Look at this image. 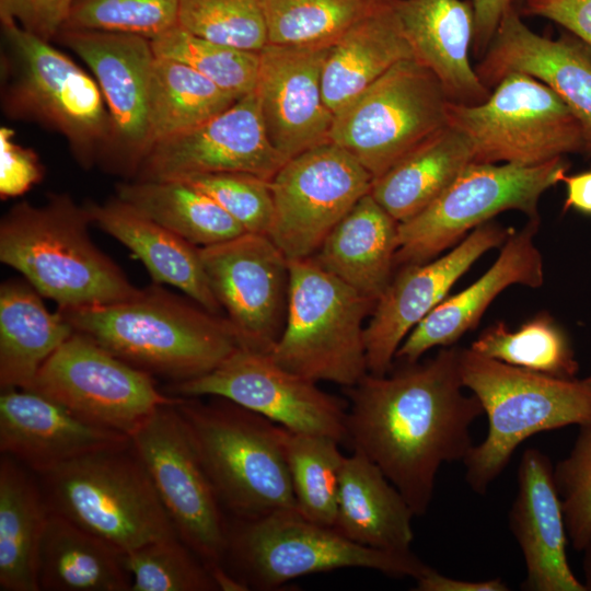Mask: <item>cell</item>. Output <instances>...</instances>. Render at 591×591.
<instances>
[{
    "label": "cell",
    "mask_w": 591,
    "mask_h": 591,
    "mask_svg": "<svg viewBox=\"0 0 591 591\" xmlns=\"http://www.w3.org/2000/svg\"><path fill=\"white\" fill-rule=\"evenodd\" d=\"M57 39L91 69L107 106L113 136L102 165L134 178L151 148L149 86L155 57L151 40L91 30H62Z\"/></svg>",
    "instance_id": "ac0fdd59"
},
{
    "label": "cell",
    "mask_w": 591,
    "mask_h": 591,
    "mask_svg": "<svg viewBox=\"0 0 591 591\" xmlns=\"http://www.w3.org/2000/svg\"><path fill=\"white\" fill-rule=\"evenodd\" d=\"M27 390L86 422L129 438L158 407L176 401L158 390L150 373L76 331L42 366Z\"/></svg>",
    "instance_id": "5bb4252c"
},
{
    "label": "cell",
    "mask_w": 591,
    "mask_h": 591,
    "mask_svg": "<svg viewBox=\"0 0 591 591\" xmlns=\"http://www.w3.org/2000/svg\"><path fill=\"white\" fill-rule=\"evenodd\" d=\"M476 354L503 363L556 378L575 379L578 362L569 340L546 314L510 329L496 323L472 344Z\"/></svg>",
    "instance_id": "74e56055"
},
{
    "label": "cell",
    "mask_w": 591,
    "mask_h": 591,
    "mask_svg": "<svg viewBox=\"0 0 591 591\" xmlns=\"http://www.w3.org/2000/svg\"><path fill=\"white\" fill-rule=\"evenodd\" d=\"M76 332L129 364L181 383L202 376L240 347L225 316L152 285L127 300L58 306Z\"/></svg>",
    "instance_id": "7a4b0ae2"
},
{
    "label": "cell",
    "mask_w": 591,
    "mask_h": 591,
    "mask_svg": "<svg viewBox=\"0 0 591 591\" xmlns=\"http://www.w3.org/2000/svg\"><path fill=\"white\" fill-rule=\"evenodd\" d=\"M43 591H130L124 553L49 511L37 555Z\"/></svg>",
    "instance_id": "1f68e13d"
},
{
    "label": "cell",
    "mask_w": 591,
    "mask_h": 591,
    "mask_svg": "<svg viewBox=\"0 0 591 591\" xmlns=\"http://www.w3.org/2000/svg\"><path fill=\"white\" fill-rule=\"evenodd\" d=\"M538 224L540 219H530L521 230H511L488 270L466 289L445 298L424 317L403 340L395 359L414 363L433 347L452 346L477 325L493 300L512 285L541 287L543 259L534 242Z\"/></svg>",
    "instance_id": "d4e9b609"
},
{
    "label": "cell",
    "mask_w": 591,
    "mask_h": 591,
    "mask_svg": "<svg viewBox=\"0 0 591 591\" xmlns=\"http://www.w3.org/2000/svg\"><path fill=\"white\" fill-rule=\"evenodd\" d=\"M167 390L172 396L225 398L289 430L347 442L345 402L268 354L239 347L211 372Z\"/></svg>",
    "instance_id": "2e32d148"
},
{
    "label": "cell",
    "mask_w": 591,
    "mask_h": 591,
    "mask_svg": "<svg viewBox=\"0 0 591 591\" xmlns=\"http://www.w3.org/2000/svg\"><path fill=\"white\" fill-rule=\"evenodd\" d=\"M198 250L211 291L240 347L269 355L288 312L287 256L268 235L247 232Z\"/></svg>",
    "instance_id": "e0dca14e"
},
{
    "label": "cell",
    "mask_w": 591,
    "mask_h": 591,
    "mask_svg": "<svg viewBox=\"0 0 591 591\" xmlns=\"http://www.w3.org/2000/svg\"><path fill=\"white\" fill-rule=\"evenodd\" d=\"M23 464L0 460V590L39 591L38 548L49 514L42 489Z\"/></svg>",
    "instance_id": "836d02e7"
},
{
    "label": "cell",
    "mask_w": 591,
    "mask_h": 591,
    "mask_svg": "<svg viewBox=\"0 0 591 591\" xmlns=\"http://www.w3.org/2000/svg\"><path fill=\"white\" fill-rule=\"evenodd\" d=\"M375 0H263L268 44H333Z\"/></svg>",
    "instance_id": "f35d334b"
},
{
    "label": "cell",
    "mask_w": 591,
    "mask_h": 591,
    "mask_svg": "<svg viewBox=\"0 0 591 591\" xmlns=\"http://www.w3.org/2000/svg\"><path fill=\"white\" fill-rule=\"evenodd\" d=\"M563 182L567 190L565 208L591 215V170L565 176Z\"/></svg>",
    "instance_id": "816d5d0a"
},
{
    "label": "cell",
    "mask_w": 591,
    "mask_h": 591,
    "mask_svg": "<svg viewBox=\"0 0 591 591\" xmlns=\"http://www.w3.org/2000/svg\"><path fill=\"white\" fill-rule=\"evenodd\" d=\"M584 381L591 386V375L584 379Z\"/></svg>",
    "instance_id": "db71d44e"
},
{
    "label": "cell",
    "mask_w": 591,
    "mask_h": 591,
    "mask_svg": "<svg viewBox=\"0 0 591 591\" xmlns=\"http://www.w3.org/2000/svg\"><path fill=\"white\" fill-rule=\"evenodd\" d=\"M398 224L369 193L336 223L312 258L376 302L394 276Z\"/></svg>",
    "instance_id": "f1b7e54d"
},
{
    "label": "cell",
    "mask_w": 591,
    "mask_h": 591,
    "mask_svg": "<svg viewBox=\"0 0 591 591\" xmlns=\"http://www.w3.org/2000/svg\"><path fill=\"white\" fill-rule=\"evenodd\" d=\"M129 443L127 434L86 422L37 392L1 391V453L38 475L79 456Z\"/></svg>",
    "instance_id": "603a6c76"
},
{
    "label": "cell",
    "mask_w": 591,
    "mask_h": 591,
    "mask_svg": "<svg viewBox=\"0 0 591 591\" xmlns=\"http://www.w3.org/2000/svg\"><path fill=\"white\" fill-rule=\"evenodd\" d=\"M331 46L267 44L258 51L254 91L267 138L286 160L331 141L334 114L322 90Z\"/></svg>",
    "instance_id": "44dd1931"
},
{
    "label": "cell",
    "mask_w": 591,
    "mask_h": 591,
    "mask_svg": "<svg viewBox=\"0 0 591 591\" xmlns=\"http://www.w3.org/2000/svg\"><path fill=\"white\" fill-rule=\"evenodd\" d=\"M406 59L414 56L394 0H375L329 48L322 72L325 104L335 114Z\"/></svg>",
    "instance_id": "83f0119b"
},
{
    "label": "cell",
    "mask_w": 591,
    "mask_h": 591,
    "mask_svg": "<svg viewBox=\"0 0 591 591\" xmlns=\"http://www.w3.org/2000/svg\"><path fill=\"white\" fill-rule=\"evenodd\" d=\"M177 25L242 50L259 51L268 44L263 0H177Z\"/></svg>",
    "instance_id": "60d3db41"
},
{
    "label": "cell",
    "mask_w": 591,
    "mask_h": 591,
    "mask_svg": "<svg viewBox=\"0 0 591 591\" xmlns=\"http://www.w3.org/2000/svg\"><path fill=\"white\" fill-rule=\"evenodd\" d=\"M229 533L227 559L248 589L277 590L300 577L347 568L416 580L430 568L412 551L362 546L296 510L234 520Z\"/></svg>",
    "instance_id": "9c48e42d"
},
{
    "label": "cell",
    "mask_w": 591,
    "mask_h": 591,
    "mask_svg": "<svg viewBox=\"0 0 591 591\" xmlns=\"http://www.w3.org/2000/svg\"><path fill=\"white\" fill-rule=\"evenodd\" d=\"M175 403L158 407L130 442L178 536L211 571L224 567L230 524Z\"/></svg>",
    "instance_id": "4fadbf2b"
},
{
    "label": "cell",
    "mask_w": 591,
    "mask_h": 591,
    "mask_svg": "<svg viewBox=\"0 0 591 591\" xmlns=\"http://www.w3.org/2000/svg\"><path fill=\"white\" fill-rule=\"evenodd\" d=\"M84 206L92 224L128 247L155 283L172 285L208 311L221 314L197 246L117 197Z\"/></svg>",
    "instance_id": "4316f807"
},
{
    "label": "cell",
    "mask_w": 591,
    "mask_h": 591,
    "mask_svg": "<svg viewBox=\"0 0 591 591\" xmlns=\"http://www.w3.org/2000/svg\"><path fill=\"white\" fill-rule=\"evenodd\" d=\"M116 197L197 247L246 233L217 201L183 179H129L116 186Z\"/></svg>",
    "instance_id": "e575fe53"
},
{
    "label": "cell",
    "mask_w": 591,
    "mask_h": 591,
    "mask_svg": "<svg viewBox=\"0 0 591 591\" xmlns=\"http://www.w3.org/2000/svg\"><path fill=\"white\" fill-rule=\"evenodd\" d=\"M239 99L189 66L155 56L149 86L151 146L206 123Z\"/></svg>",
    "instance_id": "d590c367"
},
{
    "label": "cell",
    "mask_w": 591,
    "mask_h": 591,
    "mask_svg": "<svg viewBox=\"0 0 591 591\" xmlns=\"http://www.w3.org/2000/svg\"><path fill=\"white\" fill-rule=\"evenodd\" d=\"M414 59L440 82L449 102L476 105L491 92L471 63L475 15L464 0H394Z\"/></svg>",
    "instance_id": "484cf974"
},
{
    "label": "cell",
    "mask_w": 591,
    "mask_h": 591,
    "mask_svg": "<svg viewBox=\"0 0 591 591\" xmlns=\"http://www.w3.org/2000/svg\"><path fill=\"white\" fill-rule=\"evenodd\" d=\"M582 552H583V575H584L583 584L587 591H591V536L589 537Z\"/></svg>",
    "instance_id": "f5cc1de1"
},
{
    "label": "cell",
    "mask_w": 591,
    "mask_h": 591,
    "mask_svg": "<svg viewBox=\"0 0 591 591\" xmlns=\"http://www.w3.org/2000/svg\"><path fill=\"white\" fill-rule=\"evenodd\" d=\"M0 60L4 115L61 135L82 167L102 164L113 132L95 79L14 21H1Z\"/></svg>",
    "instance_id": "277c9868"
},
{
    "label": "cell",
    "mask_w": 591,
    "mask_h": 591,
    "mask_svg": "<svg viewBox=\"0 0 591 591\" xmlns=\"http://www.w3.org/2000/svg\"><path fill=\"white\" fill-rule=\"evenodd\" d=\"M448 125L470 142L473 162L538 165L568 153L588 154L582 126L535 78L513 72L480 104L449 102Z\"/></svg>",
    "instance_id": "30bf717a"
},
{
    "label": "cell",
    "mask_w": 591,
    "mask_h": 591,
    "mask_svg": "<svg viewBox=\"0 0 591 591\" xmlns=\"http://www.w3.org/2000/svg\"><path fill=\"white\" fill-rule=\"evenodd\" d=\"M44 169L38 155L15 141V132L7 126L0 127V196L1 198L23 195L39 183Z\"/></svg>",
    "instance_id": "bcb514c9"
},
{
    "label": "cell",
    "mask_w": 591,
    "mask_h": 591,
    "mask_svg": "<svg viewBox=\"0 0 591 591\" xmlns=\"http://www.w3.org/2000/svg\"><path fill=\"white\" fill-rule=\"evenodd\" d=\"M74 0H0V21H14L45 40L57 38Z\"/></svg>",
    "instance_id": "7dc6e473"
},
{
    "label": "cell",
    "mask_w": 591,
    "mask_h": 591,
    "mask_svg": "<svg viewBox=\"0 0 591 591\" xmlns=\"http://www.w3.org/2000/svg\"><path fill=\"white\" fill-rule=\"evenodd\" d=\"M85 206L51 194L14 205L0 222V260L58 306H89L135 297L140 289L89 236Z\"/></svg>",
    "instance_id": "3957f363"
},
{
    "label": "cell",
    "mask_w": 591,
    "mask_h": 591,
    "mask_svg": "<svg viewBox=\"0 0 591 591\" xmlns=\"http://www.w3.org/2000/svg\"><path fill=\"white\" fill-rule=\"evenodd\" d=\"M279 437L299 513L313 522L334 528L345 459L339 449L340 442L281 426Z\"/></svg>",
    "instance_id": "8d00e7d4"
},
{
    "label": "cell",
    "mask_w": 591,
    "mask_h": 591,
    "mask_svg": "<svg viewBox=\"0 0 591 591\" xmlns=\"http://www.w3.org/2000/svg\"><path fill=\"white\" fill-rule=\"evenodd\" d=\"M509 230L488 221L452 251L431 260L401 266L376 300L364 328L369 373L391 371L412 329L447 298L451 287L487 251L501 245Z\"/></svg>",
    "instance_id": "ffe728a7"
},
{
    "label": "cell",
    "mask_w": 591,
    "mask_h": 591,
    "mask_svg": "<svg viewBox=\"0 0 591 591\" xmlns=\"http://www.w3.org/2000/svg\"><path fill=\"white\" fill-rule=\"evenodd\" d=\"M509 526L525 563L522 590L587 591L568 564V535L554 466L538 449H526L521 456Z\"/></svg>",
    "instance_id": "cb8c5ba5"
},
{
    "label": "cell",
    "mask_w": 591,
    "mask_h": 591,
    "mask_svg": "<svg viewBox=\"0 0 591 591\" xmlns=\"http://www.w3.org/2000/svg\"><path fill=\"white\" fill-rule=\"evenodd\" d=\"M286 161L267 138L253 91L206 123L154 142L131 179L241 172L270 181Z\"/></svg>",
    "instance_id": "d6986e66"
},
{
    "label": "cell",
    "mask_w": 591,
    "mask_h": 591,
    "mask_svg": "<svg viewBox=\"0 0 591 591\" xmlns=\"http://www.w3.org/2000/svg\"><path fill=\"white\" fill-rule=\"evenodd\" d=\"M286 324L269 354L285 369L314 382L350 387L369 371L364 320L374 301L325 270L312 257L289 259Z\"/></svg>",
    "instance_id": "ba28073f"
},
{
    "label": "cell",
    "mask_w": 591,
    "mask_h": 591,
    "mask_svg": "<svg viewBox=\"0 0 591 591\" xmlns=\"http://www.w3.org/2000/svg\"><path fill=\"white\" fill-rule=\"evenodd\" d=\"M475 71L489 90L513 72L548 86L580 121L591 158V48L581 39L570 33L555 39L542 36L513 9L501 20Z\"/></svg>",
    "instance_id": "7402d4cb"
},
{
    "label": "cell",
    "mask_w": 591,
    "mask_h": 591,
    "mask_svg": "<svg viewBox=\"0 0 591 591\" xmlns=\"http://www.w3.org/2000/svg\"><path fill=\"white\" fill-rule=\"evenodd\" d=\"M526 12L551 20L591 48V0H526Z\"/></svg>",
    "instance_id": "c3c4849f"
},
{
    "label": "cell",
    "mask_w": 591,
    "mask_h": 591,
    "mask_svg": "<svg viewBox=\"0 0 591 591\" xmlns=\"http://www.w3.org/2000/svg\"><path fill=\"white\" fill-rule=\"evenodd\" d=\"M471 162L468 140L447 125L374 178L370 194L401 223L433 202Z\"/></svg>",
    "instance_id": "d6a6232c"
},
{
    "label": "cell",
    "mask_w": 591,
    "mask_h": 591,
    "mask_svg": "<svg viewBox=\"0 0 591 591\" xmlns=\"http://www.w3.org/2000/svg\"><path fill=\"white\" fill-rule=\"evenodd\" d=\"M130 591H217L204 561L179 536L159 540L124 554Z\"/></svg>",
    "instance_id": "b9f144b4"
},
{
    "label": "cell",
    "mask_w": 591,
    "mask_h": 591,
    "mask_svg": "<svg viewBox=\"0 0 591 591\" xmlns=\"http://www.w3.org/2000/svg\"><path fill=\"white\" fill-rule=\"evenodd\" d=\"M448 103L426 67L402 60L334 114L329 140L374 179L448 125Z\"/></svg>",
    "instance_id": "7c38bea8"
},
{
    "label": "cell",
    "mask_w": 591,
    "mask_h": 591,
    "mask_svg": "<svg viewBox=\"0 0 591 591\" xmlns=\"http://www.w3.org/2000/svg\"><path fill=\"white\" fill-rule=\"evenodd\" d=\"M183 181L210 196L245 232L268 235L274 219L269 179L250 173L223 172Z\"/></svg>",
    "instance_id": "ee69618b"
},
{
    "label": "cell",
    "mask_w": 591,
    "mask_h": 591,
    "mask_svg": "<svg viewBox=\"0 0 591 591\" xmlns=\"http://www.w3.org/2000/svg\"><path fill=\"white\" fill-rule=\"evenodd\" d=\"M417 591H508L509 587L500 579L467 581L441 575L429 568L416 579Z\"/></svg>",
    "instance_id": "f907efd6"
},
{
    "label": "cell",
    "mask_w": 591,
    "mask_h": 591,
    "mask_svg": "<svg viewBox=\"0 0 591 591\" xmlns=\"http://www.w3.org/2000/svg\"><path fill=\"white\" fill-rule=\"evenodd\" d=\"M177 24V0H74L62 30L128 33L153 39Z\"/></svg>",
    "instance_id": "7bdbcfd3"
},
{
    "label": "cell",
    "mask_w": 591,
    "mask_h": 591,
    "mask_svg": "<svg viewBox=\"0 0 591 591\" xmlns=\"http://www.w3.org/2000/svg\"><path fill=\"white\" fill-rule=\"evenodd\" d=\"M460 356V348L442 347L424 362L368 372L346 387L347 442L379 466L417 517L429 509L441 465L470 452V428L484 413L474 394L463 393Z\"/></svg>",
    "instance_id": "6da1fadb"
},
{
    "label": "cell",
    "mask_w": 591,
    "mask_h": 591,
    "mask_svg": "<svg viewBox=\"0 0 591 591\" xmlns=\"http://www.w3.org/2000/svg\"><path fill=\"white\" fill-rule=\"evenodd\" d=\"M65 316L49 312L26 280L0 287V387L30 389L47 359L73 334Z\"/></svg>",
    "instance_id": "4dcf8cb0"
},
{
    "label": "cell",
    "mask_w": 591,
    "mask_h": 591,
    "mask_svg": "<svg viewBox=\"0 0 591 591\" xmlns=\"http://www.w3.org/2000/svg\"><path fill=\"white\" fill-rule=\"evenodd\" d=\"M176 397L218 499L234 520L298 511L278 425L225 398Z\"/></svg>",
    "instance_id": "8992f818"
},
{
    "label": "cell",
    "mask_w": 591,
    "mask_h": 591,
    "mask_svg": "<svg viewBox=\"0 0 591 591\" xmlns=\"http://www.w3.org/2000/svg\"><path fill=\"white\" fill-rule=\"evenodd\" d=\"M568 169L564 157L532 166L468 163L433 202L398 224L395 265L431 260L506 210L540 219L541 196L563 182Z\"/></svg>",
    "instance_id": "8fae6325"
},
{
    "label": "cell",
    "mask_w": 591,
    "mask_h": 591,
    "mask_svg": "<svg viewBox=\"0 0 591 591\" xmlns=\"http://www.w3.org/2000/svg\"><path fill=\"white\" fill-rule=\"evenodd\" d=\"M518 0H472L475 15V33L472 53L480 58L489 46L503 16L515 10Z\"/></svg>",
    "instance_id": "681fc988"
},
{
    "label": "cell",
    "mask_w": 591,
    "mask_h": 591,
    "mask_svg": "<svg viewBox=\"0 0 591 591\" xmlns=\"http://www.w3.org/2000/svg\"><path fill=\"white\" fill-rule=\"evenodd\" d=\"M567 535L572 547L582 552L591 536V422L580 431L568 456L554 467Z\"/></svg>",
    "instance_id": "f6af8a7d"
},
{
    "label": "cell",
    "mask_w": 591,
    "mask_h": 591,
    "mask_svg": "<svg viewBox=\"0 0 591 591\" xmlns=\"http://www.w3.org/2000/svg\"><path fill=\"white\" fill-rule=\"evenodd\" d=\"M39 476L49 511L124 554L178 536L131 442L79 456Z\"/></svg>",
    "instance_id": "52a82bcc"
},
{
    "label": "cell",
    "mask_w": 591,
    "mask_h": 591,
    "mask_svg": "<svg viewBox=\"0 0 591 591\" xmlns=\"http://www.w3.org/2000/svg\"><path fill=\"white\" fill-rule=\"evenodd\" d=\"M414 511L368 456L345 455L334 528L348 540L372 548L409 552Z\"/></svg>",
    "instance_id": "f546056e"
},
{
    "label": "cell",
    "mask_w": 591,
    "mask_h": 591,
    "mask_svg": "<svg viewBox=\"0 0 591 591\" xmlns=\"http://www.w3.org/2000/svg\"><path fill=\"white\" fill-rule=\"evenodd\" d=\"M372 181L332 141L287 160L269 181L274 219L268 236L288 259L313 257L336 223L370 193Z\"/></svg>",
    "instance_id": "9a60e30c"
},
{
    "label": "cell",
    "mask_w": 591,
    "mask_h": 591,
    "mask_svg": "<svg viewBox=\"0 0 591 591\" xmlns=\"http://www.w3.org/2000/svg\"><path fill=\"white\" fill-rule=\"evenodd\" d=\"M153 53L183 62L219 88L242 97L255 90L259 55L194 35L175 25L151 39Z\"/></svg>",
    "instance_id": "ab89813d"
},
{
    "label": "cell",
    "mask_w": 591,
    "mask_h": 591,
    "mask_svg": "<svg viewBox=\"0 0 591 591\" xmlns=\"http://www.w3.org/2000/svg\"><path fill=\"white\" fill-rule=\"evenodd\" d=\"M460 372L488 418L486 438L463 460L465 479L477 494L487 491L531 436L591 422V386L584 380L529 371L471 348L461 349Z\"/></svg>",
    "instance_id": "5b68a950"
}]
</instances>
